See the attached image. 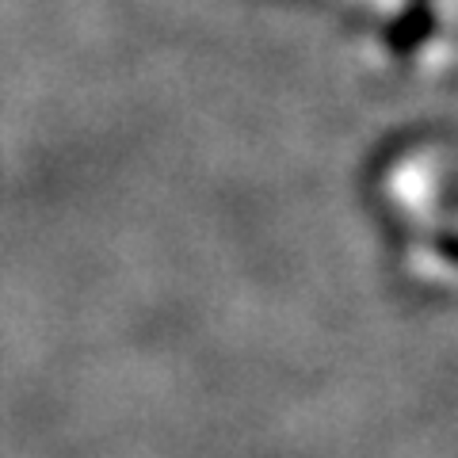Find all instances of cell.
<instances>
[{"label": "cell", "mask_w": 458, "mask_h": 458, "mask_svg": "<svg viewBox=\"0 0 458 458\" xmlns=\"http://www.w3.org/2000/svg\"><path fill=\"white\" fill-rule=\"evenodd\" d=\"M428 35H432V8L428 4H409L390 27H386V47H390V54L405 57V54L417 50Z\"/></svg>", "instance_id": "cell-1"}, {"label": "cell", "mask_w": 458, "mask_h": 458, "mask_svg": "<svg viewBox=\"0 0 458 458\" xmlns=\"http://www.w3.org/2000/svg\"><path fill=\"white\" fill-rule=\"evenodd\" d=\"M443 260H451V264H458V233H439L436 237V245H432Z\"/></svg>", "instance_id": "cell-2"}, {"label": "cell", "mask_w": 458, "mask_h": 458, "mask_svg": "<svg viewBox=\"0 0 458 458\" xmlns=\"http://www.w3.org/2000/svg\"><path fill=\"white\" fill-rule=\"evenodd\" d=\"M412 4H428V0H412Z\"/></svg>", "instance_id": "cell-3"}]
</instances>
